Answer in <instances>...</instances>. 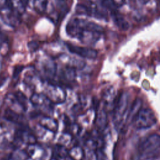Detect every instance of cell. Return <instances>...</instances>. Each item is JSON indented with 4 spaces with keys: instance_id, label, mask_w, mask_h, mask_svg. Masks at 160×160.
Instances as JSON below:
<instances>
[{
    "instance_id": "obj_11",
    "label": "cell",
    "mask_w": 160,
    "mask_h": 160,
    "mask_svg": "<svg viewBox=\"0 0 160 160\" xmlns=\"http://www.w3.org/2000/svg\"><path fill=\"white\" fill-rule=\"evenodd\" d=\"M96 124L100 130H103L107 124V114L104 109H101L96 118Z\"/></svg>"
},
{
    "instance_id": "obj_13",
    "label": "cell",
    "mask_w": 160,
    "mask_h": 160,
    "mask_svg": "<svg viewBox=\"0 0 160 160\" xmlns=\"http://www.w3.org/2000/svg\"><path fill=\"white\" fill-rule=\"evenodd\" d=\"M23 68H24V67L22 66H17L16 67H15L14 69V71H13V74H12L13 78H17V77L19 76V74L21 73V72L22 71Z\"/></svg>"
},
{
    "instance_id": "obj_6",
    "label": "cell",
    "mask_w": 160,
    "mask_h": 160,
    "mask_svg": "<svg viewBox=\"0 0 160 160\" xmlns=\"http://www.w3.org/2000/svg\"><path fill=\"white\" fill-rule=\"evenodd\" d=\"M111 16L116 25L122 31H127L129 28L128 22L116 10L111 11Z\"/></svg>"
},
{
    "instance_id": "obj_9",
    "label": "cell",
    "mask_w": 160,
    "mask_h": 160,
    "mask_svg": "<svg viewBox=\"0 0 160 160\" xmlns=\"http://www.w3.org/2000/svg\"><path fill=\"white\" fill-rule=\"evenodd\" d=\"M39 124L44 128L48 129L52 132H56L57 131L58 128V122L57 121L49 117H45L42 118Z\"/></svg>"
},
{
    "instance_id": "obj_10",
    "label": "cell",
    "mask_w": 160,
    "mask_h": 160,
    "mask_svg": "<svg viewBox=\"0 0 160 160\" xmlns=\"http://www.w3.org/2000/svg\"><path fill=\"white\" fill-rule=\"evenodd\" d=\"M50 101L48 97L46 95H41L39 94L34 93L33 95H32L30 101L31 103L36 107H42L45 105H48V102L46 101Z\"/></svg>"
},
{
    "instance_id": "obj_12",
    "label": "cell",
    "mask_w": 160,
    "mask_h": 160,
    "mask_svg": "<svg viewBox=\"0 0 160 160\" xmlns=\"http://www.w3.org/2000/svg\"><path fill=\"white\" fill-rule=\"evenodd\" d=\"M15 98L19 103V104L22 107L24 111H26L28 109V99L24 93L21 91H17L15 94Z\"/></svg>"
},
{
    "instance_id": "obj_8",
    "label": "cell",
    "mask_w": 160,
    "mask_h": 160,
    "mask_svg": "<svg viewBox=\"0 0 160 160\" xmlns=\"http://www.w3.org/2000/svg\"><path fill=\"white\" fill-rule=\"evenodd\" d=\"M4 116L6 119L10 122L20 124H23V117L9 108L6 109Z\"/></svg>"
},
{
    "instance_id": "obj_3",
    "label": "cell",
    "mask_w": 160,
    "mask_h": 160,
    "mask_svg": "<svg viewBox=\"0 0 160 160\" xmlns=\"http://www.w3.org/2000/svg\"><path fill=\"white\" fill-rule=\"evenodd\" d=\"M156 122V117L151 109L141 108L135 116L132 123L135 129L141 130L150 128Z\"/></svg>"
},
{
    "instance_id": "obj_7",
    "label": "cell",
    "mask_w": 160,
    "mask_h": 160,
    "mask_svg": "<svg viewBox=\"0 0 160 160\" xmlns=\"http://www.w3.org/2000/svg\"><path fill=\"white\" fill-rule=\"evenodd\" d=\"M141 106H142L141 100L139 98L136 99L130 106L128 115V118H127V122H132L135 116H136L139 111L142 108Z\"/></svg>"
},
{
    "instance_id": "obj_15",
    "label": "cell",
    "mask_w": 160,
    "mask_h": 160,
    "mask_svg": "<svg viewBox=\"0 0 160 160\" xmlns=\"http://www.w3.org/2000/svg\"><path fill=\"white\" fill-rule=\"evenodd\" d=\"M6 78H2L1 80H0V87L4 84V83L6 82Z\"/></svg>"
},
{
    "instance_id": "obj_4",
    "label": "cell",
    "mask_w": 160,
    "mask_h": 160,
    "mask_svg": "<svg viewBox=\"0 0 160 160\" xmlns=\"http://www.w3.org/2000/svg\"><path fill=\"white\" fill-rule=\"evenodd\" d=\"M160 149V135L153 133L143 138L138 148L141 156H150Z\"/></svg>"
},
{
    "instance_id": "obj_5",
    "label": "cell",
    "mask_w": 160,
    "mask_h": 160,
    "mask_svg": "<svg viewBox=\"0 0 160 160\" xmlns=\"http://www.w3.org/2000/svg\"><path fill=\"white\" fill-rule=\"evenodd\" d=\"M68 50L73 54L79 56L82 58L88 59H95L98 56V52L92 48L75 46L71 43H66Z\"/></svg>"
},
{
    "instance_id": "obj_1",
    "label": "cell",
    "mask_w": 160,
    "mask_h": 160,
    "mask_svg": "<svg viewBox=\"0 0 160 160\" xmlns=\"http://www.w3.org/2000/svg\"><path fill=\"white\" fill-rule=\"evenodd\" d=\"M103 30V28L99 24L78 19H72L67 24L66 27L68 34L72 37H76L81 41H84L86 32L100 34Z\"/></svg>"
},
{
    "instance_id": "obj_14",
    "label": "cell",
    "mask_w": 160,
    "mask_h": 160,
    "mask_svg": "<svg viewBox=\"0 0 160 160\" xmlns=\"http://www.w3.org/2000/svg\"><path fill=\"white\" fill-rule=\"evenodd\" d=\"M111 1H113V2L116 5L117 7L121 6L124 2V0H111Z\"/></svg>"
},
{
    "instance_id": "obj_2",
    "label": "cell",
    "mask_w": 160,
    "mask_h": 160,
    "mask_svg": "<svg viewBox=\"0 0 160 160\" xmlns=\"http://www.w3.org/2000/svg\"><path fill=\"white\" fill-rule=\"evenodd\" d=\"M130 106L129 96L127 92H122L116 98L112 112L113 122L117 129H122L127 122Z\"/></svg>"
}]
</instances>
